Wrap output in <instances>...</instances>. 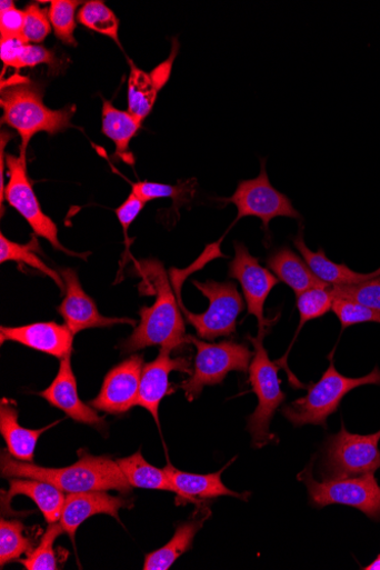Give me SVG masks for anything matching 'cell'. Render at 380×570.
<instances>
[{
	"label": "cell",
	"instance_id": "obj_5",
	"mask_svg": "<svg viewBox=\"0 0 380 570\" xmlns=\"http://www.w3.org/2000/svg\"><path fill=\"white\" fill-rule=\"evenodd\" d=\"M264 337L266 334L258 338L248 337L254 347L249 380L259 400L256 411L248 418V431L256 449L277 441L270 432V424L278 408L287 400V394L281 391V380L278 376L281 367L269 359L263 344Z\"/></svg>",
	"mask_w": 380,
	"mask_h": 570
},
{
	"label": "cell",
	"instance_id": "obj_44",
	"mask_svg": "<svg viewBox=\"0 0 380 570\" xmlns=\"http://www.w3.org/2000/svg\"><path fill=\"white\" fill-rule=\"evenodd\" d=\"M364 570H380V554L377 556V558L367 567L363 568Z\"/></svg>",
	"mask_w": 380,
	"mask_h": 570
},
{
	"label": "cell",
	"instance_id": "obj_28",
	"mask_svg": "<svg viewBox=\"0 0 380 570\" xmlns=\"http://www.w3.org/2000/svg\"><path fill=\"white\" fill-rule=\"evenodd\" d=\"M40 252L38 241L32 239L28 244H18L7 239L4 233L0 234V262L9 261L27 264L41 273L49 276L56 281L62 292H66V283L62 277L52 268L47 266L37 253Z\"/></svg>",
	"mask_w": 380,
	"mask_h": 570
},
{
	"label": "cell",
	"instance_id": "obj_32",
	"mask_svg": "<svg viewBox=\"0 0 380 570\" xmlns=\"http://www.w3.org/2000/svg\"><path fill=\"white\" fill-rule=\"evenodd\" d=\"M64 533L60 521L49 524L39 546L27 556V559H19L18 561H20L27 570L60 569L54 552V543Z\"/></svg>",
	"mask_w": 380,
	"mask_h": 570
},
{
	"label": "cell",
	"instance_id": "obj_1",
	"mask_svg": "<svg viewBox=\"0 0 380 570\" xmlns=\"http://www.w3.org/2000/svg\"><path fill=\"white\" fill-rule=\"evenodd\" d=\"M79 460L64 468H46L14 458L2 451L0 474L4 479H31L53 484L63 492L119 491L130 493L132 487L117 460L108 456L94 457L86 450L78 451Z\"/></svg>",
	"mask_w": 380,
	"mask_h": 570
},
{
	"label": "cell",
	"instance_id": "obj_45",
	"mask_svg": "<svg viewBox=\"0 0 380 570\" xmlns=\"http://www.w3.org/2000/svg\"><path fill=\"white\" fill-rule=\"evenodd\" d=\"M14 7L16 6H14V2H12V0H9V2H8V0H3V2L0 3V12L8 11Z\"/></svg>",
	"mask_w": 380,
	"mask_h": 570
},
{
	"label": "cell",
	"instance_id": "obj_21",
	"mask_svg": "<svg viewBox=\"0 0 380 570\" xmlns=\"http://www.w3.org/2000/svg\"><path fill=\"white\" fill-rule=\"evenodd\" d=\"M293 243L312 272L329 287H349V284H358L380 274V269L371 273H360L353 271L347 264L332 262L322 249L312 252L304 242L302 224L299 233L293 239Z\"/></svg>",
	"mask_w": 380,
	"mask_h": 570
},
{
	"label": "cell",
	"instance_id": "obj_42",
	"mask_svg": "<svg viewBox=\"0 0 380 570\" xmlns=\"http://www.w3.org/2000/svg\"><path fill=\"white\" fill-rule=\"evenodd\" d=\"M180 49V44L177 39L172 40V50L170 57L160 66H158L153 72L151 73V77L159 89V91L167 84L171 77L172 67L174 63V60L178 56Z\"/></svg>",
	"mask_w": 380,
	"mask_h": 570
},
{
	"label": "cell",
	"instance_id": "obj_30",
	"mask_svg": "<svg viewBox=\"0 0 380 570\" xmlns=\"http://www.w3.org/2000/svg\"><path fill=\"white\" fill-rule=\"evenodd\" d=\"M77 20L86 28L111 38L120 46L119 19L104 2L90 0V2L84 3L77 16Z\"/></svg>",
	"mask_w": 380,
	"mask_h": 570
},
{
	"label": "cell",
	"instance_id": "obj_37",
	"mask_svg": "<svg viewBox=\"0 0 380 570\" xmlns=\"http://www.w3.org/2000/svg\"><path fill=\"white\" fill-rule=\"evenodd\" d=\"M24 12L26 20L21 38L30 44L42 42L52 31L49 13L37 4L27 7Z\"/></svg>",
	"mask_w": 380,
	"mask_h": 570
},
{
	"label": "cell",
	"instance_id": "obj_25",
	"mask_svg": "<svg viewBox=\"0 0 380 570\" xmlns=\"http://www.w3.org/2000/svg\"><path fill=\"white\" fill-rule=\"evenodd\" d=\"M103 133L116 144V157L131 164L133 158L129 152L131 139L136 136L141 121L130 114L128 111L118 110L111 102L103 103Z\"/></svg>",
	"mask_w": 380,
	"mask_h": 570
},
{
	"label": "cell",
	"instance_id": "obj_20",
	"mask_svg": "<svg viewBox=\"0 0 380 570\" xmlns=\"http://www.w3.org/2000/svg\"><path fill=\"white\" fill-rule=\"evenodd\" d=\"M58 422L40 430L24 429L19 422L17 403L10 399L0 402V434L8 444V451L18 460L33 462L39 438Z\"/></svg>",
	"mask_w": 380,
	"mask_h": 570
},
{
	"label": "cell",
	"instance_id": "obj_35",
	"mask_svg": "<svg viewBox=\"0 0 380 570\" xmlns=\"http://www.w3.org/2000/svg\"><path fill=\"white\" fill-rule=\"evenodd\" d=\"M332 297L350 300L380 312V274L349 287H330Z\"/></svg>",
	"mask_w": 380,
	"mask_h": 570
},
{
	"label": "cell",
	"instance_id": "obj_15",
	"mask_svg": "<svg viewBox=\"0 0 380 570\" xmlns=\"http://www.w3.org/2000/svg\"><path fill=\"white\" fill-rule=\"evenodd\" d=\"M170 348H162L158 358L144 366L141 373L139 396L137 406L147 409L160 426L159 408L162 400L174 393L170 382L169 376L172 371H180L183 373L192 374L193 370L190 369V359L188 358H171Z\"/></svg>",
	"mask_w": 380,
	"mask_h": 570
},
{
	"label": "cell",
	"instance_id": "obj_8",
	"mask_svg": "<svg viewBox=\"0 0 380 570\" xmlns=\"http://www.w3.org/2000/svg\"><path fill=\"white\" fill-rule=\"evenodd\" d=\"M197 289L209 300L207 312L196 314L189 312L182 304L178 290L180 309L187 321L198 331V336L208 341L227 338L236 332L237 319L243 312L246 304L242 296L233 282H218L194 280Z\"/></svg>",
	"mask_w": 380,
	"mask_h": 570
},
{
	"label": "cell",
	"instance_id": "obj_31",
	"mask_svg": "<svg viewBox=\"0 0 380 570\" xmlns=\"http://www.w3.org/2000/svg\"><path fill=\"white\" fill-rule=\"evenodd\" d=\"M329 288L330 287L324 289H312L297 297V307L300 312V324L289 352L278 361L279 364H281L282 361L287 362V357L296 343V340L299 337L303 326L308 321L323 317L331 310L332 303H334V297H332Z\"/></svg>",
	"mask_w": 380,
	"mask_h": 570
},
{
	"label": "cell",
	"instance_id": "obj_34",
	"mask_svg": "<svg viewBox=\"0 0 380 570\" xmlns=\"http://www.w3.org/2000/svg\"><path fill=\"white\" fill-rule=\"evenodd\" d=\"M82 4L77 0H54L51 2L49 17L56 36L63 43L76 47L74 31L77 27L76 12Z\"/></svg>",
	"mask_w": 380,
	"mask_h": 570
},
{
	"label": "cell",
	"instance_id": "obj_19",
	"mask_svg": "<svg viewBox=\"0 0 380 570\" xmlns=\"http://www.w3.org/2000/svg\"><path fill=\"white\" fill-rule=\"evenodd\" d=\"M232 461H234V459L219 471L207 474L184 472L168 462L164 470L169 480L177 489V506H184L187 503H196L199 506L203 500L216 499L219 497H232L241 500H248L250 493H237L228 489L222 483L221 474L227 467L232 463Z\"/></svg>",
	"mask_w": 380,
	"mask_h": 570
},
{
	"label": "cell",
	"instance_id": "obj_27",
	"mask_svg": "<svg viewBox=\"0 0 380 570\" xmlns=\"http://www.w3.org/2000/svg\"><path fill=\"white\" fill-rule=\"evenodd\" d=\"M128 79V112L144 121L152 112L158 99L157 88L150 73L140 70L132 62Z\"/></svg>",
	"mask_w": 380,
	"mask_h": 570
},
{
	"label": "cell",
	"instance_id": "obj_10",
	"mask_svg": "<svg viewBox=\"0 0 380 570\" xmlns=\"http://www.w3.org/2000/svg\"><path fill=\"white\" fill-rule=\"evenodd\" d=\"M224 203H232L237 208V218L233 224L247 217H257L262 221L264 233L269 234V224L272 219L287 217L301 220L300 212L292 201L280 193L270 182L266 160H261L260 174L250 180H242L231 198L220 199Z\"/></svg>",
	"mask_w": 380,
	"mask_h": 570
},
{
	"label": "cell",
	"instance_id": "obj_22",
	"mask_svg": "<svg viewBox=\"0 0 380 570\" xmlns=\"http://www.w3.org/2000/svg\"><path fill=\"white\" fill-rule=\"evenodd\" d=\"M211 511L203 507L193 519L181 522L172 539L161 549L147 554L144 570H168L184 552L192 549L198 533L210 518Z\"/></svg>",
	"mask_w": 380,
	"mask_h": 570
},
{
	"label": "cell",
	"instance_id": "obj_13",
	"mask_svg": "<svg viewBox=\"0 0 380 570\" xmlns=\"http://www.w3.org/2000/svg\"><path fill=\"white\" fill-rule=\"evenodd\" d=\"M144 357L134 354L116 366L106 377L97 399L90 401L93 409L110 414L127 413L137 400L140 389Z\"/></svg>",
	"mask_w": 380,
	"mask_h": 570
},
{
	"label": "cell",
	"instance_id": "obj_43",
	"mask_svg": "<svg viewBox=\"0 0 380 570\" xmlns=\"http://www.w3.org/2000/svg\"><path fill=\"white\" fill-rule=\"evenodd\" d=\"M13 136L8 132V131H3L2 132V166H0V170H2V177H0V180H2V186H0V202H2V208L4 207V193H6V188H7V184H6V161H7V157H6V146L8 144V142L10 141V139L12 138Z\"/></svg>",
	"mask_w": 380,
	"mask_h": 570
},
{
	"label": "cell",
	"instance_id": "obj_6",
	"mask_svg": "<svg viewBox=\"0 0 380 570\" xmlns=\"http://www.w3.org/2000/svg\"><path fill=\"white\" fill-rule=\"evenodd\" d=\"M188 342L198 351L192 374L180 384L189 402L199 399L204 388L222 384L230 371L247 372L254 356L244 343L211 344L193 336H188Z\"/></svg>",
	"mask_w": 380,
	"mask_h": 570
},
{
	"label": "cell",
	"instance_id": "obj_17",
	"mask_svg": "<svg viewBox=\"0 0 380 570\" xmlns=\"http://www.w3.org/2000/svg\"><path fill=\"white\" fill-rule=\"evenodd\" d=\"M39 396L74 421L92 426L101 432L107 430L104 417H101L97 410L79 398L71 356L61 360L60 370L53 383Z\"/></svg>",
	"mask_w": 380,
	"mask_h": 570
},
{
	"label": "cell",
	"instance_id": "obj_39",
	"mask_svg": "<svg viewBox=\"0 0 380 570\" xmlns=\"http://www.w3.org/2000/svg\"><path fill=\"white\" fill-rule=\"evenodd\" d=\"M26 20V12L16 7L0 12V38L21 37Z\"/></svg>",
	"mask_w": 380,
	"mask_h": 570
},
{
	"label": "cell",
	"instance_id": "obj_3",
	"mask_svg": "<svg viewBox=\"0 0 380 570\" xmlns=\"http://www.w3.org/2000/svg\"><path fill=\"white\" fill-rule=\"evenodd\" d=\"M42 98V88L30 80L17 78L2 83L0 104L4 111L3 123L20 134L22 156H27L34 134L46 132L54 136L72 127L74 106L51 110L44 106Z\"/></svg>",
	"mask_w": 380,
	"mask_h": 570
},
{
	"label": "cell",
	"instance_id": "obj_38",
	"mask_svg": "<svg viewBox=\"0 0 380 570\" xmlns=\"http://www.w3.org/2000/svg\"><path fill=\"white\" fill-rule=\"evenodd\" d=\"M27 44L21 37L0 38V58L6 68L21 69Z\"/></svg>",
	"mask_w": 380,
	"mask_h": 570
},
{
	"label": "cell",
	"instance_id": "obj_40",
	"mask_svg": "<svg viewBox=\"0 0 380 570\" xmlns=\"http://www.w3.org/2000/svg\"><path fill=\"white\" fill-rule=\"evenodd\" d=\"M56 62L54 54L39 44L28 43L21 61L22 68H34L40 64L52 66Z\"/></svg>",
	"mask_w": 380,
	"mask_h": 570
},
{
	"label": "cell",
	"instance_id": "obj_24",
	"mask_svg": "<svg viewBox=\"0 0 380 570\" xmlns=\"http://www.w3.org/2000/svg\"><path fill=\"white\" fill-rule=\"evenodd\" d=\"M26 496L34 501L49 524L61 520L67 497L53 484L31 479H10L8 500Z\"/></svg>",
	"mask_w": 380,
	"mask_h": 570
},
{
	"label": "cell",
	"instance_id": "obj_33",
	"mask_svg": "<svg viewBox=\"0 0 380 570\" xmlns=\"http://www.w3.org/2000/svg\"><path fill=\"white\" fill-rule=\"evenodd\" d=\"M196 186L187 181L177 186L139 181L132 184V192L139 200L149 203L159 199H172L173 202L184 203L193 197Z\"/></svg>",
	"mask_w": 380,
	"mask_h": 570
},
{
	"label": "cell",
	"instance_id": "obj_4",
	"mask_svg": "<svg viewBox=\"0 0 380 570\" xmlns=\"http://www.w3.org/2000/svg\"><path fill=\"white\" fill-rule=\"evenodd\" d=\"M366 386H380L378 367L366 376L351 378L341 374L331 360L318 382L308 388V394L283 406L281 413L296 427L316 424L326 429L328 417L338 411L346 396Z\"/></svg>",
	"mask_w": 380,
	"mask_h": 570
},
{
	"label": "cell",
	"instance_id": "obj_18",
	"mask_svg": "<svg viewBox=\"0 0 380 570\" xmlns=\"http://www.w3.org/2000/svg\"><path fill=\"white\" fill-rule=\"evenodd\" d=\"M133 507V500L124 497H113L107 491L70 493L62 511L61 526L74 543L79 527L94 514H109L120 520L119 511Z\"/></svg>",
	"mask_w": 380,
	"mask_h": 570
},
{
	"label": "cell",
	"instance_id": "obj_23",
	"mask_svg": "<svg viewBox=\"0 0 380 570\" xmlns=\"http://www.w3.org/2000/svg\"><path fill=\"white\" fill-rule=\"evenodd\" d=\"M267 267L279 280L287 283L297 297L312 289L329 287L312 272L304 260L288 247L274 250L267 260Z\"/></svg>",
	"mask_w": 380,
	"mask_h": 570
},
{
	"label": "cell",
	"instance_id": "obj_2",
	"mask_svg": "<svg viewBox=\"0 0 380 570\" xmlns=\"http://www.w3.org/2000/svg\"><path fill=\"white\" fill-rule=\"evenodd\" d=\"M136 269L154 284L157 301L151 308L140 309V322L131 337L122 342V351L132 353L154 346L177 350L188 344L179 300H176L163 264L158 260H142L137 262Z\"/></svg>",
	"mask_w": 380,
	"mask_h": 570
},
{
	"label": "cell",
	"instance_id": "obj_36",
	"mask_svg": "<svg viewBox=\"0 0 380 570\" xmlns=\"http://www.w3.org/2000/svg\"><path fill=\"white\" fill-rule=\"evenodd\" d=\"M331 310L341 321L343 330L358 323H380V312L354 301L336 298Z\"/></svg>",
	"mask_w": 380,
	"mask_h": 570
},
{
	"label": "cell",
	"instance_id": "obj_29",
	"mask_svg": "<svg viewBox=\"0 0 380 570\" xmlns=\"http://www.w3.org/2000/svg\"><path fill=\"white\" fill-rule=\"evenodd\" d=\"M26 527L19 520L0 521V567L30 554L34 542L24 536Z\"/></svg>",
	"mask_w": 380,
	"mask_h": 570
},
{
	"label": "cell",
	"instance_id": "obj_11",
	"mask_svg": "<svg viewBox=\"0 0 380 570\" xmlns=\"http://www.w3.org/2000/svg\"><path fill=\"white\" fill-rule=\"evenodd\" d=\"M7 163L10 179L6 188L4 201L27 220L37 236L49 241L56 250L68 256L82 257L69 251L61 244L57 223L41 210L28 177L27 156L8 154Z\"/></svg>",
	"mask_w": 380,
	"mask_h": 570
},
{
	"label": "cell",
	"instance_id": "obj_7",
	"mask_svg": "<svg viewBox=\"0 0 380 570\" xmlns=\"http://www.w3.org/2000/svg\"><path fill=\"white\" fill-rule=\"evenodd\" d=\"M380 431L370 436L351 434L342 424L339 434L327 440L321 461L323 480L361 477L380 468Z\"/></svg>",
	"mask_w": 380,
	"mask_h": 570
},
{
	"label": "cell",
	"instance_id": "obj_12",
	"mask_svg": "<svg viewBox=\"0 0 380 570\" xmlns=\"http://www.w3.org/2000/svg\"><path fill=\"white\" fill-rule=\"evenodd\" d=\"M233 247L234 258L229 263L228 276L241 282L249 314L257 317L259 336H263L267 332L266 328L273 323V320L264 317V304L279 279L269 269L263 268L243 243L234 242Z\"/></svg>",
	"mask_w": 380,
	"mask_h": 570
},
{
	"label": "cell",
	"instance_id": "obj_26",
	"mask_svg": "<svg viewBox=\"0 0 380 570\" xmlns=\"http://www.w3.org/2000/svg\"><path fill=\"white\" fill-rule=\"evenodd\" d=\"M118 464L124 473L132 488L168 491L177 496V489L173 487L163 469L150 464L141 451H137L130 457L117 459Z\"/></svg>",
	"mask_w": 380,
	"mask_h": 570
},
{
	"label": "cell",
	"instance_id": "obj_9",
	"mask_svg": "<svg viewBox=\"0 0 380 570\" xmlns=\"http://www.w3.org/2000/svg\"><path fill=\"white\" fill-rule=\"evenodd\" d=\"M299 480L306 484L310 502L314 507L348 506L362 511L372 520L380 521V486L373 473L318 482L309 467L299 474Z\"/></svg>",
	"mask_w": 380,
	"mask_h": 570
},
{
	"label": "cell",
	"instance_id": "obj_14",
	"mask_svg": "<svg viewBox=\"0 0 380 570\" xmlns=\"http://www.w3.org/2000/svg\"><path fill=\"white\" fill-rule=\"evenodd\" d=\"M59 272L66 283V298L58 308V311L74 336L79 331L89 328H103L124 323L136 326L137 321L132 319L102 316L97 303L84 293L74 269L62 268Z\"/></svg>",
	"mask_w": 380,
	"mask_h": 570
},
{
	"label": "cell",
	"instance_id": "obj_41",
	"mask_svg": "<svg viewBox=\"0 0 380 570\" xmlns=\"http://www.w3.org/2000/svg\"><path fill=\"white\" fill-rule=\"evenodd\" d=\"M147 203L139 200L133 193L116 210L117 217L127 236L130 224L136 220Z\"/></svg>",
	"mask_w": 380,
	"mask_h": 570
},
{
	"label": "cell",
	"instance_id": "obj_16",
	"mask_svg": "<svg viewBox=\"0 0 380 570\" xmlns=\"http://www.w3.org/2000/svg\"><path fill=\"white\" fill-rule=\"evenodd\" d=\"M73 340L70 328L54 321L0 328V343L16 342L60 360L72 356Z\"/></svg>",
	"mask_w": 380,
	"mask_h": 570
}]
</instances>
